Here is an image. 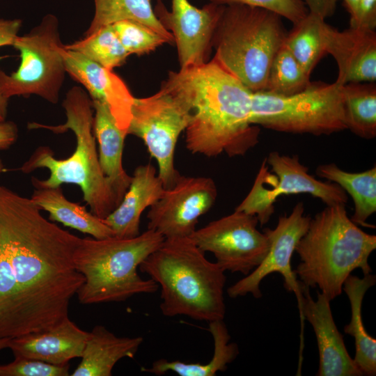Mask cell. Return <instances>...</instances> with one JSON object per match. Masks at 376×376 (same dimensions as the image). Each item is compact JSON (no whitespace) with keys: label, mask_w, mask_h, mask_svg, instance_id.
I'll return each mask as SVG.
<instances>
[{"label":"cell","mask_w":376,"mask_h":376,"mask_svg":"<svg viewBox=\"0 0 376 376\" xmlns=\"http://www.w3.org/2000/svg\"><path fill=\"white\" fill-rule=\"evenodd\" d=\"M31 199L0 185V230L17 283L24 334L68 316L84 278L75 268L80 237L49 221Z\"/></svg>","instance_id":"1"},{"label":"cell","mask_w":376,"mask_h":376,"mask_svg":"<svg viewBox=\"0 0 376 376\" xmlns=\"http://www.w3.org/2000/svg\"><path fill=\"white\" fill-rule=\"evenodd\" d=\"M164 81L191 106L185 143L192 154L243 156L257 145L260 127L249 121L253 92L214 58L170 72Z\"/></svg>","instance_id":"2"},{"label":"cell","mask_w":376,"mask_h":376,"mask_svg":"<svg viewBox=\"0 0 376 376\" xmlns=\"http://www.w3.org/2000/svg\"><path fill=\"white\" fill-rule=\"evenodd\" d=\"M139 268L160 287L164 316L224 320L225 271L208 260L190 237L164 239Z\"/></svg>","instance_id":"3"},{"label":"cell","mask_w":376,"mask_h":376,"mask_svg":"<svg viewBox=\"0 0 376 376\" xmlns=\"http://www.w3.org/2000/svg\"><path fill=\"white\" fill-rule=\"evenodd\" d=\"M67 117L65 123L47 125L29 123V129H45L54 133L71 130L76 137V148L67 159H58L48 147H39L19 170L29 173L46 168L49 178L40 180L32 178L34 187H57L75 184L82 191L84 200L95 216L104 219L120 204L99 162L93 131V107L91 99L81 88L75 86L66 94L62 104Z\"/></svg>","instance_id":"4"},{"label":"cell","mask_w":376,"mask_h":376,"mask_svg":"<svg viewBox=\"0 0 376 376\" xmlns=\"http://www.w3.org/2000/svg\"><path fill=\"white\" fill-rule=\"evenodd\" d=\"M375 249L376 236L351 220L345 205L326 206L311 219L295 246L300 262L294 272L301 286L318 287L331 301L353 270L370 274L368 258Z\"/></svg>","instance_id":"5"},{"label":"cell","mask_w":376,"mask_h":376,"mask_svg":"<svg viewBox=\"0 0 376 376\" xmlns=\"http://www.w3.org/2000/svg\"><path fill=\"white\" fill-rule=\"evenodd\" d=\"M159 233L147 229L132 238H80L74 263L84 281L77 291L83 304L120 302L159 288L138 273L141 263L163 242Z\"/></svg>","instance_id":"6"},{"label":"cell","mask_w":376,"mask_h":376,"mask_svg":"<svg viewBox=\"0 0 376 376\" xmlns=\"http://www.w3.org/2000/svg\"><path fill=\"white\" fill-rule=\"evenodd\" d=\"M286 35L276 13L244 4L226 5L213 36V58L252 92L264 91Z\"/></svg>","instance_id":"7"},{"label":"cell","mask_w":376,"mask_h":376,"mask_svg":"<svg viewBox=\"0 0 376 376\" xmlns=\"http://www.w3.org/2000/svg\"><path fill=\"white\" fill-rule=\"evenodd\" d=\"M343 87L318 81L290 95L253 92L249 121L277 132L316 136L347 130Z\"/></svg>","instance_id":"8"},{"label":"cell","mask_w":376,"mask_h":376,"mask_svg":"<svg viewBox=\"0 0 376 376\" xmlns=\"http://www.w3.org/2000/svg\"><path fill=\"white\" fill-rule=\"evenodd\" d=\"M12 46L20 52L21 63L9 75L0 68L1 93L8 99L36 95L57 103L66 71L56 17L46 15L29 33L17 36Z\"/></svg>","instance_id":"9"},{"label":"cell","mask_w":376,"mask_h":376,"mask_svg":"<svg viewBox=\"0 0 376 376\" xmlns=\"http://www.w3.org/2000/svg\"><path fill=\"white\" fill-rule=\"evenodd\" d=\"M191 118L190 104L165 81L156 93L134 97L127 134L143 140L157 162V175L165 189L172 187L180 176L174 166L175 150Z\"/></svg>","instance_id":"10"},{"label":"cell","mask_w":376,"mask_h":376,"mask_svg":"<svg viewBox=\"0 0 376 376\" xmlns=\"http://www.w3.org/2000/svg\"><path fill=\"white\" fill-rule=\"evenodd\" d=\"M298 194H310L327 206L346 205L348 199L337 184L322 182L311 175L297 155L273 151L262 163L251 189L235 210L256 217L263 226L274 213L278 197Z\"/></svg>","instance_id":"11"},{"label":"cell","mask_w":376,"mask_h":376,"mask_svg":"<svg viewBox=\"0 0 376 376\" xmlns=\"http://www.w3.org/2000/svg\"><path fill=\"white\" fill-rule=\"evenodd\" d=\"M256 217L235 210L196 229L189 237L204 253L210 252L226 272L250 274L263 261L269 248L267 235L257 228Z\"/></svg>","instance_id":"12"},{"label":"cell","mask_w":376,"mask_h":376,"mask_svg":"<svg viewBox=\"0 0 376 376\" xmlns=\"http://www.w3.org/2000/svg\"><path fill=\"white\" fill-rule=\"evenodd\" d=\"M217 188L209 177H179L175 185L165 189L164 195L147 214L148 229L164 239L189 237L198 219L214 204Z\"/></svg>","instance_id":"13"},{"label":"cell","mask_w":376,"mask_h":376,"mask_svg":"<svg viewBox=\"0 0 376 376\" xmlns=\"http://www.w3.org/2000/svg\"><path fill=\"white\" fill-rule=\"evenodd\" d=\"M311 219L304 214V204L299 202L289 214L279 218L274 229L265 228L264 233L269 241L265 257L250 274L228 288V296L236 298L251 294L255 298H260L261 281L270 274L279 273L283 277L285 288L295 293L299 304L301 290L292 269L291 258L297 242L308 229Z\"/></svg>","instance_id":"14"},{"label":"cell","mask_w":376,"mask_h":376,"mask_svg":"<svg viewBox=\"0 0 376 376\" xmlns=\"http://www.w3.org/2000/svg\"><path fill=\"white\" fill-rule=\"evenodd\" d=\"M224 8L210 2L198 8L188 0H172L169 11L158 0L154 10L163 26L172 31L180 69L210 60L213 36Z\"/></svg>","instance_id":"15"},{"label":"cell","mask_w":376,"mask_h":376,"mask_svg":"<svg viewBox=\"0 0 376 376\" xmlns=\"http://www.w3.org/2000/svg\"><path fill=\"white\" fill-rule=\"evenodd\" d=\"M299 304L301 320L313 327L319 351L318 376H361V370L346 349L342 334L333 318L330 301L318 292L316 300L311 298L309 288L301 286Z\"/></svg>","instance_id":"16"},{"label":"cell","mask_w":376,"mask_h":376,"mask_svg":"<svg viewBox=\"0 0 376 376\" xmlns=\"http://www.w3.org/2000/svg\"><path fill=\"white\" fill-rule=\"evenodd\" d=\"M60 51L66 72L85 87L92 100L104 103L118 127L127 133L134 97L125 82L112 70L63 45Z\"/></svg>","instance_id":"17"},{"label":"cell","mask_w":376,"mask_h":376,"mask_svg":"<svg viewBox=\"0 0 376 376\" xmlns=\"http://www.w3.org/2000/svg\"><path fill=\"white\" fill-rule=\"evenodd\" d=\"M324 49L335 59L338 73L336 82L371 83L376 80V32L350 27L338 31L327 22Z\"/></svg>","instance_id":"18"},{"label":"cell","mask_w":376,"mask_h":376,"mask_svg":"<svg viewBox=\"0 0 376 376\" xmlns=\"http://www.w3.org/2000/svg\"><path fill=\"white\" fill-rule=\"evenodd\" d=\"M88 335L68 317L48 329L11 338L8 348L15 357L63 365L81 358Z\"/></svg>","instance_id":"19"},{"label":"cell","mask_w":376,"mask_h":376,"mask_svg":"<svg viewBox=\"0 0 376 376\" xmlns=\"http://www.w3.org/2000/svg\"><path fill=\"white\" fill-rule=\"evenodd\" d=\"M164 191L163 182L152 164L138 166L121 202L104 221L116 237H136L140 234L141 214L157 202Z\"/></svg>","instance_id":"20"},{"label":"cell","mask_w":376,"mask_h":376,"mask_svg":"<svg viewBox=\"0 0 376 376\" xmlns=\"http://www.w3.org/2000/svg\"><path fill=\"white\" fill-rule=\"evenodd\" d=\"M92 103L95 112L93 131L99 146L100 165L120 203L132 180V176L127 173L123 165L124 142L127 133L118 127L104 103L98 100H92Z\"/></svg>","instance_id":"21"},{"label":"cell","mask_w":376,"mask_h":376,"mask_svg":"<svg viewBox=\"0 0 376 376\" xmlns=\"http://www.w3.org/2000/svg\"><path fill=\"white\" fill-rule=\"evenodd\" d=\"M143 341L141 336L118 337L97 325L89 332L81 361L70 375L111 376L118 361L134 358Z\"/></svg>","instance_id":"22"},{"label":"cell","mask_w":376,"mask_h":376,"mask_svg":"<svg viewBox=\"0 0 376 376\" xmlns=\"http://www.w3.org/2000/svg\"><path fill=\"white\" fill-rule=\"evenodd\" d=\"M31 199L40 210L49 213L51 221L91 235L95 239L114 236L103 219L87 211L85 206L68 201L61 187H35Z\"/></svg>","instance_id":"23"},{"label":"cell","mask_w":376,"mask_h":376,"mask_svg":"<svg viewBox=\"0 0 376 376\" xmlns=\"http://www.w3.org/2000/svg\"><path fill=\"white\" fill-rule=\"evenodd\" d=\"M375 282V276L370 274L363 275V278L350 274L343 286L351 306V320L345 326L344 332L354 337L355 356L353 360L363 375L368 376L376 374V339L371 337L365 329L361 307L366 292Z\"/></svg>","instance_id":"24"},{"label":"cell","mask_w":376,"mask_h":376,"mask_svg":"<svg viewBox=\"0 0 376 376\" xmlns=\"http://www.w3.org/2000/svg\"><path fill=\"white\" fill-rule=\"evenodd\" d=\"M316 174L339 185L349 194L354 204L351 220L357 225L366 226V220L376 212V166L359 173L345 171L336 164L319 165Z\"/></svg>","instance_id":"25"},{"label":"cell","mask_w":376,"mask_h":376,"mask_svg":"<svg viewBox=\"0 0 376 376\" xmlns=\"http://www.w3.org/2000/svg\"><path fill=\"white\" fill-rule=\"evenodd\" d=\"M95 13L85 36L102 26L122 20H134L143 24L174 43L171 32L168 31L155 15L151 0H94Z\"/></svg>","instance_id":"26"},{"label":"cell","mask_w":376,"mask_h":376,"mask_svg":"<svg viewBox=\"0 0 376 376\" xmlns=\"http://www.w3.org/2000/svg\"><path fill=\"white\" fill-rule=\"evenodd\" d=\"M324 19L309 12L304 19L293 24V28L287 33L285 38L283 45L308 75H311L320 60L326 54Z\"/></svg>","instance_id":"27"},{"label":"cell","mask_w":376,"mask_h":376,"mask_svg":"<svg viewBox=\"0 0 376 376\" xmlns=\"http://www.w3.org/2000/svg\"><path fill=\"white\" fill-rule=\"evenodd\" d=\"M343 110L347 130L363 139L376 136V85L350 83L343 85Z\"/></svg>","instance_id":"28"},{"label":"cell","mask_w":376,"mask_h":376,"mask_svg":"<svg viewBox=\"0 0 376 376\" xmlns=\"http://www.w3.org/2000/svg\"><path fill=\"white\" fill-rule=\"evenodd\" d=\"M24 334L17 286L0 230V338L11 339Z\"/></svg>","instance_id":"29"},{"label":"cell","mask_w":376,"mask_h":376,"mask_svg":"<svg viewBox=\"0 0 376 376\" xmlns=\"http://www.w3.org/2000/svg\"><path fill=\"white\" fill-rule=\"evenodd\" d=\"M64 47L81 54L109 70L123 65L130 55L119 40L112 24L102 26L83 39Z\"/></svg>","instance_id":"30"},{"label":"cell","mask_w":376,"mask_h":376,"mask_svg":"<svg viewBox=\"0 0 376 376\" xmlns=\"http://www.w3.org/2000/svg\"><path fill=\"white\" fill-rule=\"evenodd\" d=\"M311 82L310 75L283 45L272 63L264 91L277 95H290L304 91Z\"/></svg>","instance_id":"31"},{"label":"cell","mask_w":376,"mask_h":376,"mask_svg":"<svg viewBox=\"0 0 376 376\" xmlns=\"http://www.w3.org/2000/svg\"><path fill=\"white\" fill-rule=\"evenodd\" d=\"M121 44L129 54H148L170 42L149 26L134 20H122L112 24Z\"/></svg>","instance_id":"32"},{"label":"cell","mask_w":376,"mask_h":376,"mask_svg":"<svg viewBox=\"0 0 376 376\" xmlns=\"http://www.w3.org/2000/svg\"><path fill=\"white\" fill-rule=\"evenodd\" d=\"M70 364L55 365L42 361L15 357L7 364L0 365V376H68Z\"/></svg>","instance_id":"33"},{"label":"cell","mask_w":376,"mask_h":376,"mask_svg":"<svg viewBox=\"0 0 376 376\" xmlns=\"http://www.w3.org/2000/svg\"><path fill=\"white\" fill-rule=\"evenodd\" d=\"M218 5L240 3L263 8L290 21L298 23L309 13L303 0H209Z\"/></svg>","instance_id":"34"},{"label":"cell","mask_w":376,"mask_h":376,"mask_svg":"<svg viewBox=\"0 0 376 376\" xmlns=\"http://www.w3.org/2000/svg\"><path fill=\"white\" fill-rule=\"evenodd\" d=\"M350 27L375 30L376 0H359L354 14L350 17Z\"/></svg>","instance_id":"35"},{"label":"cell","mask_w":376,"mask_h":376,"mask_svg":"<svg viewBox=\"0 0 376 376\" xmlns=\"http://www.w3.org/2000/svg\"><path fill=\"white\" fill-rule=\"evenodd\" d=\"M21 26L19 19H0V47L13 45Z\"/></svg>","instance_id":"36"},{"label":"cell","mask_w":376,"mask_h":376,"mask_svg":"<svg viewBox=\"0 0 376 376\" xmlns=\"http://www.w3.org/2000/svg\"><path fill=\"white\" fill-rule=\"evenodd\" d=\"M303 1L310 13L325 19L334 13L337 0H303Z\"/></svg>","instance_id":"37"},{"label":"cell","mask_w":376,"mask_h":376,"mask_svg":"<svg viewBox=\"0 0 376 376\" xmlns=\"http://www.w3.org/2000/svg\"><path fill=\"white\" fill-rule=\"evenodd\" d=\"M17 127L11 121L0 123V150L9 148L17 139Z\"/></svg>","instance_id":"38"},{"label":"cell","mask_w":376,"mask_h":376,"mask_svg":"<svg viewBox=\"0 0 376 376\" xmlns=\"http://www.w3.org/2000/svg\"><path fill=\"white\" fill-rule=\"evenodd\" d=\"M8 98L0 91V123L6 121L8 111Z\"/></svg>","instance_id":"39"},{"label":"cell","mask_w":376,"mask_h":376,"mask_svg":"<svg viewBox=\"0 0 376 376\" xmlns=\"http://www.w3.org/2000/svg\"><path fill=\"white\" fill-rule=\"evenodd\" d=\"M343 1L347 12L349 13L350 17H352L356 11L359 0H343Z\"/></svg>","instance_id":"40"},{"label":"cell","mask_w":376,"mask_h":376,"mask_svg":"<svg viewBox=\"0 0 376 376\" xmlns=\"http://www.w3.org/2000/svg\"><path fill=\"white\" fill-rule=\"evenodd\" d=\"M10 338H0V350L9 347Z\"/></svg>","instance_id":"41"},{"label":"cell","mask_w":376,"mask_h":376,"mask_svg":"<svg viewBox=\"0 0 376 376\" xmlns=\"http://www.w3.org/2000/svg\"><path fill=\"white\" fill-rule=\"evenodd\" d=\"M4 171V166L1 159H0V174Z\"/></svg>","instance_id":"42"}]
</instances>
